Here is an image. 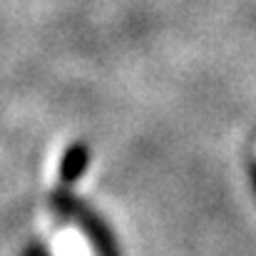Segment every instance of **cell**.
<instances>
[{
	"mask_svg": "<svg viewBox=\"0 0 256 256\" xmlns=\"http://www.w3.org/2000/svg\"><path fill=\"white\" fill-rule=\"evenodd\" d=\"M85 164H87V147L85 144H75L65 154V162H62V170H60V184L70 186L72 182H78V176L85 172Z\"/></svg>",
	"mask_w": 256,
	"mask_h": 256,
	"instance_id": "6da1fadb",
	"label": "cell"
}]
</instances>
